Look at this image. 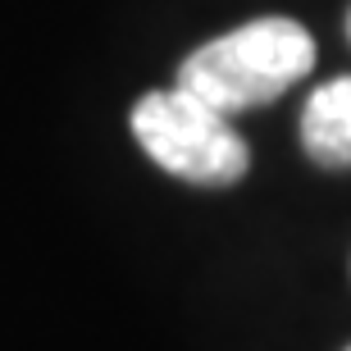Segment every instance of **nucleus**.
<instances>
[{"label": "nucleus", "instance_id": "obj_1", "mask_svg": "<svg viewBox=\"0 0 351 351\" xmlns=\"http://www.w3.org/2000/svg\"><path fill=\"white\" fill-rule=\"evenodd\" d=\"M315 69V37L287 14H265L223 37L196 46L178 64L173 87L192 91L196 101L219 114H247L278 101Z\"/></svg>", "mask_w": 351, "mask_h": 351}, {"label": "nucleus", "instance_id": "obj_2", "mask_svg": "<svg viewBox=\"0 0 351 351\" xmlns=\"http://www.w3.org/2000/svg\"><path fill=\"white\" fill-rule=\"evenodd\" d=\"M128 123L146 156L192 187H237L251 169V146L233 119L182 87L146 91Z\"/></svg>", "mask_w": 351, "mask_h": 351}, {"label": "nucleus", "instance_id": "obj_3", "mask_svg": "<svg viewBox=\"0 0 351 351\" xmlns=\"http://www.w3.org/2000/svg\"><path fill=\"white\" fill-rule=\"evenodd\" d=\"M301 151L319 169H351V73L311 91L301 110Z\"/></svg>", "mask_w": 351, "mask_h": 351}, {"label": "nucleus", "instance_id": "obj_4", "mask_svg": "<svg viewBox=\"0 0 351 351\" xmlns=\"http://www.w3.org/2000/svg\"><path fill=\"white\" fill-rule=\"evenodd\" d=\"M347 41H351V10H347Z\"/></svg>", "mask_w": 351, "mask_h": 351}, {"label": "nucleus", "instance_id": "obj_5", "mask_svg": "<svg viewBox=\"0 0 351 351\" xmlns=\"http://www.w3.org/2000/svg\"><path fill=\"white\" fill-rule=\"evenodd\" d=\"M347 351H351V347H347Z\"/></svg>", "mask_w": 351, "mask_h": 351}]
</instances>
